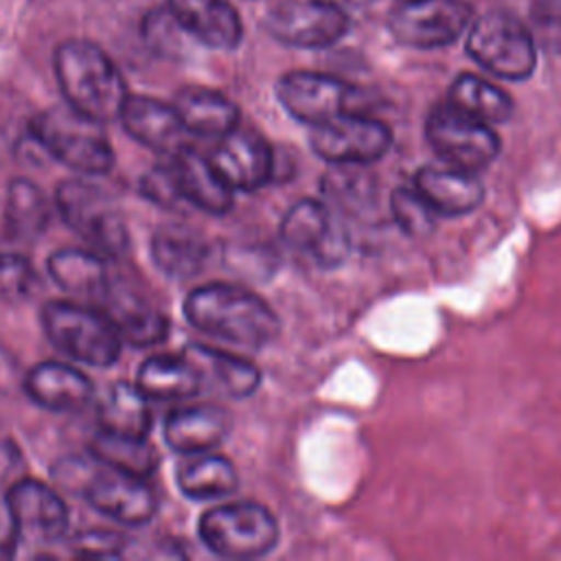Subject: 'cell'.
I'll return each instance as SVG.
<instances>
[{
  "label": "cell",
  "instance_id": "cell-1",
  "mask_svg": "<svg viewBox=\"0 0 561 561\" xmlns=\"http://www.w3.org/2000/svg\"><path fill=\"white\" fill-rule=\"evenodd\" d=\"M182 309L188 324L202 333L243 348L267 346L280 331L274 309L261 296L241 285H199L188 291Z\"/></svg>",
  "mask_w": 561,
  "mask_h": 561
},
{
  "label": "cell",
  "instance_id": "cell-2",
  "mask_svg": "<svg viewBox=\"0 0 561 561\" xmlns=\"http://www.w3.org/2000/svg\"><path fill=\"white\" fill-rule=\"evenodd\" d=\"M55 77L70 107L99 121H118L127 88L116 64L92 42L70 39L55 50Z\"/></svg>",
  "mask_w": 561,
  "mask_h": 561
},
{
  "label": "cell",
  "instance_id": "cell-3",
  "mask_svg": "<svg viewBox=\"0 0 561 561\" xmlns=\"http://www.w3.org/2000/svg\"><path fill=\"white\" fill-rule=\"evenodd\" d=\"M28 129L44 151L81 175H103L114 167V149L103 123L77 112L68 103L39 112Z\"/></svg>",
  "mask_w": 561,
  "mask_h": 561
},
{
  "label": "cell",
  "instance_id": "cell-4",
  "mask_svg": "<svg viewBox=\"0 0 561 561\" xmlns=\"http://www.w3.org/2000/svg\"><path fill=\"white\" fill-rule=\"evenodd\" d=\"M42 329L48 342L75 362L105 368L121 357L123 337L105 311L53 300L42 309Z\"/></svg>",
  "mask_w": 561,
  "mask_h": 561
},
{
  "label": "cell",
  "instance_id": "cell-5",
  "mask_svg": "<svg viewBox=\"0 0 561 561\" xmlns=\"http://www.w3.org/2000/svg\"><path fill=\"white\" fill-rule=\"evenodd\" d=\"M204 546L224 559H259L278 543L274 515L256 502H228L208 508L197 526Z\"/></svg>",
  "mask_w": 561,
  "mask_h": 561
},
{
  "label": "cell",
  "instance_id": "cell-6",
  "mask_svg": "<svg viewBox=\"0 0 561 561\" xmlns=\"http://www.w3.org/2000/svg\"><path fill=\"white\" fill-rule=\"evenodd\" d=\"M61 219L101 256H121L129 248V232L118 204L96 184L75 178L55 191Z\"/></svg>",
  "mask_w": 561,
  "mask_h": 561
},
{
  "label": "cell",
  "instance_id": "cell-7",
  "mask_svg": "<svg viewBox=\"0 0 561 561\" xmlns=\"http://www.w3.org/2000/svg\"><path fill=\"white\" fill-rule=\"evenodd\" d=\"M467 53L486 72L506 81H524L537 66L533 33L504 11L484 13L469 26Z\"/></svg>",
  "mask_w": 561,
  "mask_h": 561
},
{
  "label": "cell",
  "instance_id": "cell-8",
  "mask_svg": "<svg viewBox=\"0 0 561 561\" xmlns=\"http://www.w3.org/2000/svg\"><path fill=\"white\" fill-rule=\"evenodd\" d=\"M425 140L440 162L478 173L500 153L493 125L482 123L449 101L434 105L425 118Z\"/></svg>",
  "mask_w": 561,
  "mask_h": 561
},
{
  "label": "cell",
  "instance_id": "cell-9",
  "mask_svg": "<svg viewBox=\"0 0 561 561\" xmlns=\"http://www.w3.org/2000/svg\"><path fill=\"white\" fill-rule=\"evenodd\" d=\"M309 142L313 153L329 164L366 167L388 153L392 131L386 123L351 110L311 127Z\"/></svg>",
  "mask_w": 561,
  "mask_h": 561
},
{
  "label": "cell",
  "instance_id": "cell-10",
  "mask_svg": "<svg viewBox=\"0 0 561 561\" xmlns=\"http://www.w3.org/2000/svg\"><path fill=\"white\" fill-rule=\"evenodd\" d=\"M280 237L285 245L309 256L320 267L340 265L351 250L342 217L320 199L296 202L280 221Z\"/></svg>",
  "mask_w": 561,
  "mask_h": 561
},
{
  "label": "cell",
  "instance_id": "cell-11",
  "mask_svg": "<svg viewBox=\"0 0 561 561\" xmlns=\"http://www.w3.org/2000/svg\"><path fill=\"white\" fill-rule=\"evenodd\" d=\"M471 11L462 0H401L388 18L392 37L412 48H440L469 26Z\"/></svg>",
  "mask_w": 561,
  "mask_h": 561
},
{
  "label": "cell",
  "instance_id": "cell-12",
  "mask_svg": "<svg viewBox=\"0 0 561 561\" xmlns=\"http://www.w3.org/2000/svg\"><path fill=\"white\" fill-rule=\"evenodd\" d=\"M79 495L99 513L125 526H142L153 519L158 500L140 476L92 462Z\"/></svg>",
  "mask_w": 561,
  "mask_h": 561
},
{
  "label": "cell",
  "instance_id": "cell-13",
  "mask_svg": "<svg viewBox=\"0 0 561 561\" xmlns=\"http://www.w3.org/2000/svg\"><path fill=\"white\" fill-rule=\"evenodd\" d=\"M276 96L289 116L316 127L351 112L353 88L333 75L294 70L278 79Z\"/></svg>",
  "mask_w": 561,
  "mask_h": 561
},
{
  "label": "cell",
  "instance_id": "cell-14",
  "mask_svg": "<svg viewBox=\"0 0 561 561\" xmlns=\"http://www.w3.org/2000/svg\"><path fill=\"white\" fill-rule=\"evenodd\" d=\"M267 31L287 46L327 48L346 35L348 15L322 0H289L267 18Z\"/></svg>",
  "mask_w": 561,
  "mask_h": 561
},
{
  "label": "cell",
  "instance_id": "cell-15",
  "mask_svg": "<svg viewBox=\"0 0 561 561\" xmlns=\"http://www.w3.org/2000/svg\"><path fill=\"white\" fill-rule=\"evenodd\" d=\"M11 511L18 530V546H48L68 530L64 497L48 484L22 476L11 486Z\"/></svg>",
  "mask_w": 561,
  "mask_h": 561
},
{
  "label": "cell",
  "instance_id": "cell-16",
  "mask_svg": "<svg viewBox=\"0 0 561 561\" xmlns=\"http://www.w3.org/2000/svg\"><path fill=\"white\" fill-rule=\"evenodd\" d=\"M210 160L232 191L254 193L274 180V149L252 129L234 127L219 138Z\"/></svg>",
  "mask_w": 561,
  "mask_h": 561
},
{
  "label": "cell",
  "instance_id": "cell-17",
  "mask_svg": "<svg viewBox=\"0 0 561 561\" xmlns=\"http://www.w3.org/2000/svg\"><path fill=\"white\" fill-rule=\"evenodd\" d=\"M164 162L180 199L208 215H226L232 208L234 191L221 178L210 158L184 145Z\"/></svg>",
  "mask_w": 561,
  "mask_h": 561
},
{
  "label": "cell",
  "instance_id": "cell-18",
  "mask_svg": "<svg viewBox=\"0 0 561 561\" xmlns=\"http://www.w3.org/2000/svg\"><path fill=\"white\" fill-rule=\"evenodd\" d=\"M412 186L436 217L469 215L484 199V186L478 173L458 169L447 162L421 167L414 173Z\"/></svg>",
  "mask_w": 561,
  "mask_h": 561
},
{
  "label": "cell",
  "instance_id": "cell-19",
  "mask_svg": "<svg viewBox=\"0 0 561 561\" xmlns=\"http://www.w3.org/2000/svg\"><path fill=\"white\" fill-rule=\"evenodd\" d=\"M232 416L226 408L215 403L180 405L164 419V443L184 456L206 454L219 447L230 434Z\"/></svg>",
  "mask_w": 561,
  "mask_h": 561
},
{
  "label": "cell",
  "instance_id": "cell-20",
  "mask_svg": "<svg viewBox=\"0 0 561 561\" xmlns=\"http://www.w3.org/2000/svg\"><path fill=\"white\" fill-rule=\"evenodd\" d=\"M118 121L134 140L162 156H171L186 145L184 138L188 131L173 103L169 105L151 96L127 94Z\"/></svg>",
  "mask_w": 561,
  "mask_h": 561
},
{
  "label": "cell",
  "instance_id": "cell-21",
  "mask_svg": "<svg viewBox=\"0 0 561 561\" xmlns=\"http://www.w3.org/2000/svg\"><path fill=\"white\" fill-rule=\"evenodd\" d=\"M178 26L204 46L230 50L243 35L241 18L228 0H167Z\"/></svg>",
  "mask_w": 561,
  "mask_h": 561
},
{
  "label": "cell",
  "instance_id": "cell-22",
  "mask_svg": "<svg viewBox=\"0 0 561 561\" xmlns=\"http://www.w3.org/2000/svg\"><path fill=\"white\" fill-rule=\"evenodd\" d=\"M182 355L199 373L202 388L208 386L210 390L224 397H230V399L250 397L261 383L259 368L241 355L210 348L204 344H188L182 351Z\"/></svg>",
  "mask_w": 561,
  "mask_h": 561
},
{
  "label": "cell",
  "instance_id": "cell-23",
  "mask_svg": "<svg viewBox=\"0 0 561 561\" xmlns=\"http://www.w3.org/2000/svg\"><path fill=\"white\" fill-rule=\"evenodd\" d=\"M26 394L42 408L55 412L81 410L92 399V381L61 362H42L33 366L24 381Z\"/></svg>",
  "mask_w": 561,
  "mask_h": 561
},
{
  "label": "cell",
  "instance_id": "cell-24",
  "mask_svg": "<svg viewBox=\"0 0 561 561\" xmlns=\"http://www.w3.org/2000/svg\"><path fill=\"white\" fill-rule=\"evenodd\" d=\"M173 107L184 129L193 136L219 140L239 127V107L226 94L210 88H182L173 99Z\"/></svg>",
  "mask_w": 561,
  "mask_h": 561
},
{
  "label": "cell",
  "instance_id": "cell-25",
  "mask_svg": "<svg viewBox=\"0 0 561 561\" xmlns=\"http://www.w3.org/2000/svg\"><path fill=\"white\" fill-rule=\"evenodd\" d=\"M105 313L131 346H153L167 337L169 320L145 298L129 291H105Z\"/></svg>",
  "mask_w": 561,
  "mask_h": 561
},
{
  "label": "cell",
  "instance_id": "cell-26",
  "mask_svg": "<svg viewBox=\"0 0 561 561\" xmlns=\"http://www.w3.org/2000/svg\"><path fill=\"white\" fill-rule=\"evenodd\" d=\"M153 263L171 278H191L208 259V243L199 232L182 224H164L151 237Z\"/></svg>",
  "mask_w": 561,
  "mask_h": 561
},
{
  "label": "cell",
  "instance_id": "cell-27",
  "mask_svg": "<svg viewBox=\"0 0 561 561\" xmlns=\"http://www.w3.org/2000/svg\"><path fill=\"white\" fill-rule=\"evenodd\" d=\"M136 386L147 399L182 401L202 392V379L184 355H151L136 377Z\"/></svg>",
  "mask_w": 561,
  "mask_h": 561
},
{
  "label": "cell",
  "instance_id": "cell-28",
  "mask_svg": "<svg viewBox=\"0 0 561 561\" xmlns=\"http://www.w3.org/2000/svg\"><path fill=\"white\" fill-rule=\"evenodd\" d=\"M48 274L66 294L72 296L103 298L110 289L105 261L94 250L66 248L53 252L48 256Z\"/></svg>",
  "mask_w": 561,
  "mask_h": 561
},
{
  "label": "cell",
  "instance_id": "cell-29",
  "mask_svg": "<svg viewBox=\"0 0 561 561\" xmlns=\"http://www.w3.org/2000/svg\"><path fill=\"white\" fill-rule=\"evenodd\" d=\"M178 486L191 500L228 497L239 486L234 465L217 454H195L178 469Z\"/></svg>",
  "mask_w": 561,
  "mask_h": 561
},
{
  "label": "cell",
  "instance_id": "cell-30",
  "mask_svg": "<svg viewBox=\"0 0 561 561\" xmlns=\"http://www.w3.org/2000/svg\"><path fill=\"white\" fill-rule=\"evenodd\" d=\"M147 401L149 399L138 386L125 381L114 383L99 405V430L129 438H147L151 430V410Z\"/></svg>",
  "mask_w": 561,
  "mask_h": 561
},
{
  "label": "cell",
  "instance_id": "cell-31",
  "mask_svg": "<svg viewBox=\"0 0 561 561\" xmlns=\"http://www.w3.org/2000/svg\"><path fill=\"white\" fill-rule=\"evenodd\" d=\"M447 101L489 125L506 123L513 114L511 96L478 75H458L449 85Z\"/></svg>",
  "mask_w": 561,
  "mask_h": 561
},
{
  "label": "cell",
  "instance_id": "cell-32",
  "mask_svg": "<svg viewBox=\"0 0 561 561\" xmlns=\"http://www.w3.org/2000/svg\"><path fill=\"white\" fill-rule=\"evenodd\" d=\"M50 221V202L44 191L31 180L15 178L7 191L4 224L11 237L31 241L37 239Z\"/></svg>",
  "mask_w": 561,
  "mask_h": 561
},
{
  "label": "cell",
  "instance_id": "cell-33",
  "mask_svg": "<svg viewBox=\"0 0 561 561\" xmlns=\"http://www.w3.org/2000/svg\"><path fill=\"white\" fill-rule=\"evenodd\" d=\"M88 449L101 465L140 478H149L160 465L158 451L147 438H129L99 430L92 436Z\"/></svg>",
  "mask_w": 561,
  "mask_h": 561
},
{
  "label": "cell",
  "instance_id": "cell-34",
  "mask_svg": "<svg viewBox=\"0 0 561 561\" xmlns=\"http://www.w3.org/2000/svg\"><path fill=\"white\" fill-rule=\"evenodd\" d=\"M24 476V460L11 440H0V559L18 552V530L11 511V486Z\"/></svg>",
  "mask_w": 561,
  "mask_h": 561
},
{
  "label": "cell",
  "instance_id": "cell-35",
  "mask_svg": "<svg viewBox=\"0 0 561 561\" xmlns=\"http://www.w3.org/2000/svg\"><path fill=\"white\" fill-rule=\"evenodd\" d=\"M390 213L394 224L408 237H425L436 226L434 210L423 202V197L414 191V186H399L390 195Z\"/></svg>",
  "mask_w": 561,
  "mask_h": 561
},
{
  "label": "cell",
  "instance_id": "cell-36",
  "mask_svg": "<svg viewBox=\"0 0 561 561\" xmlns=\"http://www.w3.org/2000/svg\"><path fill=\"white\" fill-rule=\"evenodd\" d=\"M42 289L39 276L26 256L0 252V298L7 302H26Z\"/></svg>",
  "mask_w": 561,
  "mask_h": 561
},
{
  "label": "cell",
  "instance_id": "cell-37",
  "mask_svg": "<svg viewBox=\"0 0 561 561\" xmlns=\"http://www.w3.org/2000/svg\"><path fill=\"white\" fill-rule=\"evenodd\" d=\"M125 546V537L116 530H83L70 539V550L77 557H123Z\"/></svg>",
  "mask_w": 561,
  "mask_h": 561
},
{
  "label": "cell",
  "instance_id": "cell-38",
  "mask_svg": "<svg viewBox=\"0 0 561 561\" xmlns=\"http://www.w3.org/2000/svg\"><path fill=\"white\" fill-rule=\"evenodd\" d=\"M142 193L156 202V204H162V206H171L175 202H180L178 193H175V186L171 182V175H169V169L167 164H160V167H153L145 178H142Z\"/></svg>",
  "mask_w": 561,
  "mask_h": 561
},
{
  "label": "cell",
  "instance_id": "cell-39",
  "mask_svg": "<svg viewBox=\"0 0 561 561\" xmlns=\"http://www.w3.org/2000/svg\"><path fill=\"white\" fill-rule=\"evenodd\" d=\"M322 2H329V4H335V7H340V9H346V7H351V4H364V2H368V0H322Z\"/></svg>",
  "mask_w": 561,
  "mask_h": 561
}]
</instances>
